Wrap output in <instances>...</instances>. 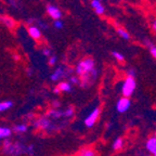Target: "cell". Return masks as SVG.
<instances>
[{
  "instance_id": "4316f807",
  "label": "cell",
  "mask_w": 156,
  "mask_h": 156,
  "mask_svg": "<svg viewBox=\"0 0 156 156\" xmlns=\"http://www.w3.org/2000/svg\"><path fill=\"white\" fill-rule=\"evenodd\" d=\"M56 60H58V58H56L55 55H51L49 56V61H48V64L50 66H54L56 64Z\"/></svg>"
},
{
  "instance_id": "8fae6325",
  "label": "cell",
  "mask_w": 156,
  "mask_h": 156,
  "mask_svg": "<svg viewBox=\"0 0 156 156\" xmlns=\"http://www.w3.org/2000/svg\"><path fill=\"white\" fill-rule=\"evenodd\" d=\"M145 147L150 154L155 155L156 154V136H151V138L147 139V141H146V143H145Z\"/></svg>"
},
{
  "instance_id": "d6a6232c",
  "label": "cell",
  "mask_w": 156,
  "mask_h": 156,
  "mask_svg": "<svg viewBox=\"0 0 156 156\" xmlns=\"http://www.w3.org/2000/svg\"><path fill=\"white\" fill-rule=\"evenodd\" d=\"M143 41H144V44H145L146 46L149 47V48H151V47L153 46V44H151V40H149V39H146V38H145V39H144V40H143Z\"/></svg>"
},
{
  "instance_id": "603a6c76",
  "label": "cell",
  "mask_w": 156,
  "mask_h": 156,
  "mask_svg": "<svg viewBox=\"0 0 156 156\" xmlns=\"http://www.w3.org/2000/svg\"><path fill=\"white\" fill-rule=\"evenodd\" d=\"M112 55L115 58V60H117L118 62H122L125 60V58H124V54H122L120 52H118V51H113L112 52Z\"/></svg>"
},
{
  "instance_id": "e575fe53",
  "label": "cell",
  "mask_w": 156,
  "mask_h": 156,
  "mask_svg": "<svg viewBox=\"0 0 156 156\" xmlns=\"http://www.w3.org/2000/svg\"><path fill=\"white\" fill-rule=\"evenodd\" d=\"M13 58H14V60H15V61H19V60H20V58H21V56H20L19 55V54H13Z\"/></svg>"
},
{
  "instance_id": "4dcf8cb0",
  "label": "cell",
  "mask_w": 156,
  "mask_h": 156,
  "mask_svg": "<svg viewBox=\"0 0 156 156\" xmlns=\"http://www.w3.org/2000/svg\"><path fill=\"white\" fill-rule=\"evenodd\" d=\"M26 75H28V76L34 75V69H33V67H27L26 68Z\"/></svg>"
},
{
  "instance_id": "d6986e66",
  "label": "cell",
  "mask_w": 156,
  "mask_h": 156,
  "mask_svg": "<svg viewBox=\"0 0 156 156\" xmlns=\"http://www.w3.org/2000/svg\"><path fill=\"white\" fill-rule=\"evenodd\" d=\"M117 34L119 35L122 38H124L125 40H129L130 39V34L127 32L126 29L122 28V27H118V28H117Z\"/></svg>"
},
{
  "instance_id": "30bf717a",
  "label": "cell",
  "mask_w": 156,
  "mask_h": 156,
  "mask_svg": "<svg viewBox=\"0 0 156 156\" xmlns=\"http://www.w3.org/2000/svg\"><path fill=\"white\" fill-rule=\"evenodd\" d=\"M46 116L51 120H58L61 119V118H63L64 114H63V111L60 110V108H51V110H49L47 112Z\"/></svg>"
},
{
  "instance_id": "d4e9b609",
  "label": "cell",
  "mask_w": 156,
  "mask_h": 156,
  "mask_svg": "<svg viewBox=\"0 0 156 156\" xmlns=\"http://www.w3.org/2000/svg\"><path fill=\"white\" fill-rule=\"evenodd\" d=\"M35 153H36L35 146L33 145V144H29V145H27V153H26V155H28V156H34Z\"/></svg>"
},
{
  "instance_id": "484cf974",
  "label": "cell",
  "mask_w": 156,
  "mask_h": 156,
  "mask_svg": "<svg viewBox=\"0 0 156 156\" xmlns=\"http://www.w3.org/2000/svg\"><path fill=\"white\" fill-rule=\"evenodd\" d=\"M53 26H54V28H56V29H62V28H63V26H64V24H63V22H62L61 20H54V21H53Z\"/></svg>"
},
{
  "instance_id": "1f68e13d",
  "label": "cell",
  "mask_w": 156,
  "mask_h": 156,
  "mask_svg": "<svg viewBox=\"0 0 156 156\" xmlns=\"http://www.w3.org/2000/svg\"><path fill=\"white\" fill-rule=\"evenodd\" d=\"M52 106H53V108H60L61 107V103L58 102V101H53L52 102Z\"/></svg>"
},
{
  "instance_id": "4fadbf2b",
  "label": "cell",
  "mask_w": 156,
  "mask_h": 156,
  "mask_svg": "<svg viewBox=\"0 0 156 156\" xmlns=\"http://www.w3.org/2000/svg\"><path fill=\"white\" fill-rule=\"evenodd\" d=\"M91 7L94 9V12L97 13L98 15L104 14L105 8H104V5L101 3V1H99V0H92V1H91Z\"/></svg>"
},
{
  "instance_id": "f35d334b",
  "label": "cell",
  "mask_w": 156,
  "mask_h": 156,
  "mask_svg": "<svg viewBox=\"0 0 156 156\" xmlns=\"http://www.w3.org/2000/svg\"><path fill=\"white\" fill-rule=\"evenodd\" d=\"M155 136H156V133H155Z\"/></svg>"
},
{
  "instance_id": "44dd1931",
  "label": "cell",
  "mask_w": 156,
  "mask_h": 156,
  "mask_svg": "<svg viewBox=\"0 0 156 156\" xmlns=\"http://www.w3.org/2000/svg\"><path fill=\"white\" fill-rule=\"evenodd\" d=\"M2 22L5 23V26L9 27V28H12V27H14V25H15L14 20L11 19V17H8V16L2 17Z\"/></svg>"
},
{
  "instance_id": "e0dca14e",
  "label": "cell",
  "mask_w": 156,
  "mask_h": 156,
  "mask_svg": "<svg viewBox=\"0 0 156 156\" xmlns=\"http://www.w3.org/2000/svg\"><path fill=\"white\" fill-rule=\"evenodd\" d=\"M122 147H124V140H122V138L119 136V138H117V139L113 142V150H115V151H120Z\"/></svg>"
},
{
  "instance_id": "60d3db41",
  "label": "cell",
  "mask_w": 156,
  "mask_h": 156,
  "mask_svg": "<svg viewBox=\"0 0 156 156\" xmlns=\"http://www.w3.org/2000/svg\"><path fill=\"white\" fill-rule=\"evenodd\" d=\"M149 156H150V155H149Z\"/></svg>"
},
{
  "instance_id": "9c48e42d",
  "label": "cell",
  "mask_w": 156,
  "mask_h": 156,
  "mask_svg": "<svg viewBox=\"0 0 156 156\" xmlns=\"http://www.w3.org/2000/svg\"><path fill=\"white\" fill-rule=\"evenodd\" d=\"M47 13L50 15V17H52L53 20H60L62 16L61 10L58 9L56 5H47Z\"/></svg>"
},
{
  "instance_id": "ba28073f",
  "label": "cell",
  "mask_w": 156,
  "mask_h": 156,
  "mask_svg": "<svg viewBox=\"0 0 156 156\" xmlns=\"http://www.w3.org/2000/svg\"><path fill=\"white\" fill-rule=\"evenodd\" d=\"M69 72L71 71H65V68L63 67L62 65L58 66V67L55 68V71L53 72V73L51 74V76H50V78H51V80L52 81H58L60 80L61 78L63 77H66V76L69 74Z\"/></svg>"
},
{
  "instance_id": "9a60e30c",
  "label": "cell",
  "mask_w": 156,
  "mask_h": 156,
  "mask_svg": "<svg viewBox=\"0 0 156 156\" xmlns=\"http://www.w3.org/2000/svg\"><path fill=\"white\" fill-rule=\"evenodd\" d=\"M12 130L11 128L9 127H3V126H0V140L3 141L5 139H10L11 136H12Z\"/></svg>"
},
{
  "instance_id": "ab89813d",
  "label": "cell",
  "mask_w": 156,
  "mask_h": 156,
  "mask_svg": "<svg viewBox=\"0 0 156 156\" xmlns=\"http://www.w3.org/2000/svg\"><path fill=\"white\" fill-rule=\"evenodd\" d=\"M99 1H101V0H99Z\"/></svg>"
},
{
  "instance_id": "ac0fdd59",
  "label": "cell",
  "mask_w": 156,
  "mask_h": 156,
  "mask_svg": "<svg viewBox=\"0 0 156 156\" xmlns=\"http://www.w3.org/2000/svg\"><path fill=\"white\" fill-rule=\"evenodd\" d=\"M12 106H13L12 101H2V102H0V113L10 110Z\"/></svg>"
},
{
  "instance_id": "f1b7e54d",
  "label": "cell",
  "mask_w": 156,
  "mask_h": 156,
  "mask_svg": "<svg viewBox=\"0 0 156 156\" xmlns=\"http://www.w3.org/2000/svg\"><path fill=\"white\" fill-rule=\"evenodd\" d=\"M42 54H44V56H51V50L48 48H44L42 49Z\"/></svg>"
},
{
  "instance_id": "2e32d148",
  "label": "cell",
  "mask_w": 156,
  "mask_h": 156,
  "mask_svg": "<svg viewBox=\"0 0 156 156\" xmlns=\"http://www.w3.org/2000/svg\"><path fill=\"white\" fill-rule=\"evenodd\" d=\"M56 87L60 90V92L67 93L72 91V85L68 81H61V83H58V85Z\"/></svg>"
},
{
  "instance_id": "7402d4cb",
  "label": "cell",
  "mask_w": 156,
  "mask_h": 156,
  "mask_svg": "<svg viewBox=\"0 0 156 156\" xmlns=\"http://www.w3.org/2000/svg\"><path fill=\"white\" fill-rule=\"evenodd\" d=\"M78 156H95V153H94V151L91 149H83V150H81Z\"/></svg>"
},
{
  "instance_id": "cb8c5ba5",
  "label": "cell",
  "mask_w": 156,
  "mask_h": 156,
  "mask_svg": "<svg viewBox=\"0 0 156 156\" xmlns=\"http://www.w3.org/2000/svg\"><path fill=\"white\" fill-rule=\"evenodd\" d=\"M69 83L71 85H79L80 83V79H79V77L77 75H72L69 76Z\"/></svg>"
},
{
  "instance_id": "7c38bea8",
  "label": "cell",
  "mask_w": 156,
  "mask_h": 156,
  "mask_svg": "<svg viewBox=\"0 0 156 156\" xmlns=\"http://www.w3.org/2000/svg\"><path fill=\"white\" fill-rule=\"evenodd\" d=\"M27 32H28L29 36L32 37V38H34L35 40H39V39L41 38V30H40V28L38 26L30 25L27 28Z\"/></svg>"
},
{
  "instance_id": "5bb4252c",
  "label": "cell",
  "mask_w": 156,
  "mask_h": 156,
  "mask_svg": "<svg viewBox=\"0 0 156 156\" xmlns=\"http://www.w3.org/2000/svg\"><path fill=\"white\" fill-rule=\"evenodd\" d=\"M12 132L17 134H21V133H25V132L28 131V125L25 124V122H21V124H16L11 128Z\"/></svg>"
},
{
  "instance_id": "52a82bcc",
  "label": "cell",
  "mask_w": 156,
  "mask_h": 156,
  "mask_svg": "<svg viewBox=\"0 0 156 156\" xmlns=\"http://www.w3.org/2000/svg\"><path fill=\"white\" fill-rule=\"evenodd\" d=\"M130 105H131V101H130L129 98L122 97L116 103V111L119 114H124L130 108Z\"/></svg>"
},
{
  "instance_id": "f546056e",
  "label": "cell",
  "mask_w": 156,
  "mask_h": 156,
  "mask_svg": "<svg viewBox=\"0 0 156 156\" xmlns=\"http://www.w3.org/2000/svg\"><path fill=\"white\" fill-rule=\"evenodd\" d=\"M150 52H151L152 56H153L154 58H156V47L155 46H152L151 48H150Z\"/></svg>"
},
{
  "instance_id": "5b68a950",
  "label": "cell",
  "mask_w": 156,
  "mask_h": 156,
  "mask_svg": "<svg viewBox=\"0 0 156 156\" xmlns=\"http://www.w3.org/2000/svg\"><path fill=\"white\" fill-rule=\"evenodd\" d=\"M97 77H98V71L95 69V68H93V69H91L90 72H88V73L83 74V76L79 77V79H80V83H79V85L83 86V87H85V88L90 87V86L95 81Z\"/></svg>"
},
{
  "instance_id": "8992f818",
  "label": "cell",
  "mask_w": 156,
  "mask_h": 156,
  "mask_svg": "<svg viewBox=\"0 0 156 156\" xmlns=\"http://www.w3.org/2000/svg\"><path fill=\"white\" fill-rule=\"evenodd\" d=\"M100 114H101V111H100L99 107L93 108V110L91 111L87 116H86L85 120H83L85 126L88 127V128H91V127L94 126V124L97 122V120H98V118H99V116H100Z\"/></svg>"
},
{
  "instance_id": "7a4b0ae2",
  "label": "cell",
  "mask_w": 156,
  "mask_h": 156,
  "mask_svg": "<svg viewBox=\"0 0 156 156\" xmlns=\"http://www.w3.org/2000/svg\"><path fill=\"white\" fill-rule=\"evenodd\" d=\"M33 126L39 130H44V131H50L54 130L56 128L55 125L52 122L51 119H49L47 116H40L37 119L33 122Z\"/></svg>"
},
{
  "instance_id": "d590c367",
  "label": "cell",
  "mask_w": 156,
  "mask_h": 156,
  "mask_svg": "<svg viewBox=\"0 0 156 156\" xmlns=\"http://www.w3.org/2000/svg\"><path fill=\"white\" fill-rule=\"evenodd\" d=\"M53 92H54V94H60V93H61V92H60V90L58 89V87L54 88V89H53Z\"/></svg>"
},
{
  "instance_id": "3957f363",
  "label": "cell",
  "mask_w": 156,
  "mask_h": 156,
  "mask_svg": "<svg viewBox=\"0 0 156 156\" xmlns=\"http://www.w3.org/2000/svg\"><path fill=\"white\" fill-rule=\"evenodd\" d=\"M95 66V63L93 61V58H86L83 60H81L79 63L77 64L76 66V74L77 76H83V74L88 73V72H90L91 69H93Z\"/></svg>"
},
{
  "instance_id": "83f0119b",
  "label": "cell",
  "mask_w": 156,
  "mask_h": 156,
  "mask_svg": "<svg viewBox=\"0 0 156 156\" xmlns=\"http://www.w3.org/2000/svg\"><path fill=\"white\" fill-rule=\"evenodd\" d=\"M127 77H132V78L136 77V71H134L133 68H129L127 71Z\"/></svg>"
},
{
  "instance_id": "ffe728a7",
  "label": "cell",
  "mask_w": 156,
  "mask_h": 156,
  "mask_svg": "<svg viewBox=\"0 0 156 156\" xmlns=\"http://www.w3.org/2000/svg\"><path fill=\"white\" fill-rule=\"evenodd\" d=\"M64 118H72L74 116V107L73 106H67L65 110H63Z\"/></svg>"
},
{
  "instance_id": "277c9868",
  "label": "cell",
  "mask_w": 156,
  "mask_h": 156,
  "mask_svg": "<svg viewBox=\"0 0 156 156\" xmlns=\"http://www.w3.org/2000/svg\"><path fill=\"white\" fill-rule=\"evenodd\" d=\"M136 88V79L132 77H126L122 86V94L124 98H130Z\"/></svg>"
},
{
  "instance_id": "8d00e7d4",
  "label": "cell",
  "mask_w": 156,
  "mask_h": 156,
  "mask_svg": "<svg viewBox=\"0 0 156 156\" xmlns=\"http://www.w3.org/2000/svg\"><path fill=\"white\" fill-rule=\"evenodd\" d=\"M118 1H122V0H118Z\"/></svg>"
},
{
  "instance_id": "6da1fadb",
  "label": "cell",
  "mask_w": 156,
  "mask_h": 156,
  "mask_svg": "<svg viewBox=\"0 0 156 156\" xmlns=\"http://www.w3.org/2000/svg\"><path fill=\"white\" fill-rule=\"evenodd\" d=\"M2 153L5 156H23L27 153V145L21 141L5 139L2 141Z\"/></svg>"
},
{
  "instance_id": "836d02e7",
  "label": "cell",
  "mask_w": 156,
  "mask_h": 156,
  "mask_svg": "<svg viewBox=\"0 0 156 156\" xmlns=\"http://www.w3.org/2000/svg\"><path fill=\"white\" fill-rule=\"evenodd\" d=\"M152 28H153V30L156 33V20L153 21V23H152Z\"/></svg>"
},
{
  "instance_id": "74e56055",
  "label": "cell",
  "mask_w": 156,
  "mask_h": 156,
  "mask_svg": "<svg viewBox=\"0 0 156 156\" xmlns=\"http://www.w3.org/2000/svg\"><path fill=\"white\" fill-rule=\"evenodd\" d=\"M153 156H156V154H155V155H153Z\"/></svg>"
}]
</instances>
